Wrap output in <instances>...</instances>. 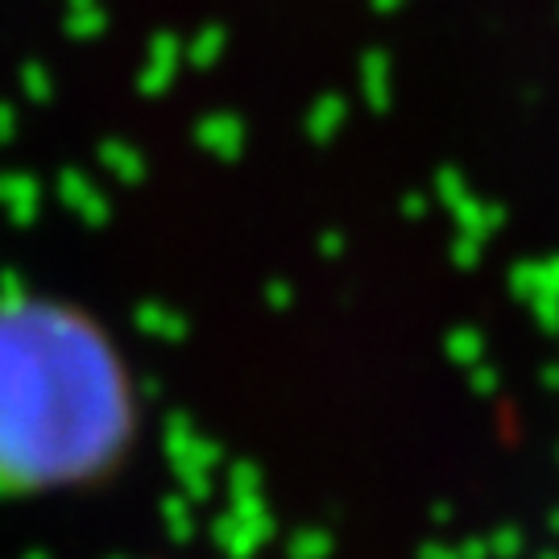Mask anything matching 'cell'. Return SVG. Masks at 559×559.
Listing matches in <instances>:
<instances>
[{
    "instance_id": "cell-1",
    "label": "cell",
    "mask_w": 559,
    "mask_h": 559,
    "mask_svg": "<svg viewBox=\"0 0 559 559\" xmlns=\"http://www.w3.org/2000/svg\"><path fill=\"white\" fill-rule=\"evenodd\" d=\"M133 365L67 299H0V498H62L117 473L138 448Z\"/></svg>"
}]
</instances>
